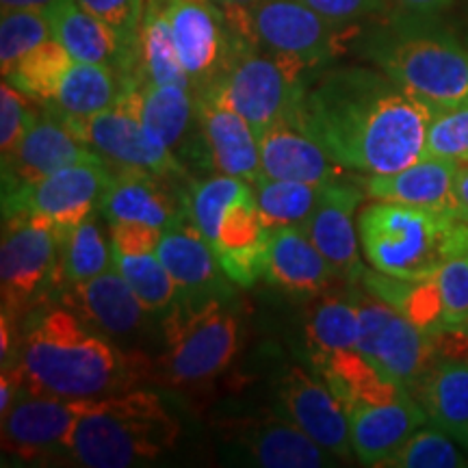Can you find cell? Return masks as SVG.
<instances>
[{"instance_id":"1","label":"cell","mask_w":468,"mask_h":468,"mask_svg":"<svg viewBox=\"0 0 468 468\" xmlns=\"http://www.w3.org/2000/svg\"><path fill=\"white\" fill-rule=\"evenodd\" d=\"M434 111L382 69L347 66L313 76L292 122L343 169L390 174L427 156Z\"/></svg>"},{"instance_id":"2","label":"cell","mask_w":468,"mask_h":468,"mask_svg":"<svg viewBox=\"0 0 468 468\" xmlns=\"http://www.w3.org/2000/svg\"><path fill=\"white\" fill-rule=\"evenodd\" d=\"M17 362L25 368V393L63 399H101L150 376L142 354H124L66 306L39 314Z\"/></svg>"},{"instance_id":"3","label":"cell","mask_w":468,"mask_h":468,"mask_svg":"<svg viewBox=\"0 0 468 468\" xmlns=\"http://www.w3.org/2000/svg\"><path fill=\"white\" fill-rule=\"evenodd\" d=\"M180 423L156 393L128 388L90 399L74 427L68 458L85 468L152 464L172 452Z\"/></svg>"},{"instance_id":"4","label":"cell","mask_w":468,"mask_h":468,"mask_svg":"<svg viewBox=\"0 0 468 468\" xmlns=\"http://www.w3.org/2000/svg\"><path fill=\"white\" fill-rule=\"evenodd\" d=\"M358 234L368 265L401 280L431 278L468 254V221L453 208L373 202L360 210Z\"/></svg>"},{"instance_id":"5","label":"cell","mask_w":468,"mask_h":468,"mask_svg":"<svg viewBox=\"0 0 468 468\" xmlns=\"http://www.w3.org/2000/svg\"><path fill=\"white\" fill-rule=\"evenodd\" d=\"M358 39L368 61L430 107L468 101V50L449 33L408 20H384L368 33H358Z\"/></svg>"},{"instance_id":"6","label":"cell","mask_w":468,"mask_h":468,"mask_svg":"<svg viewBox=\"0 0 468 468\" xmlns=\"http://www.w3.org/2000/svg\"><path fill=\"white\" fill-rule=\"evenodd\" d=\"M163 382L191 386L215 379L232 365L241 343L234 289L208 295H178L161 321Z\"/></svg>"},{"instance_id":"7","label":"cell","mask_w":468,"mask_h":468,"mask_svg":"<svg viewBox=\"0 0 468 468\" xmlns=\"http://www.w3.org/2000/svg\"><path fill=\"white\" fill-rule=\"evenodd\" d=\"M313 76L317 74L302 63L239 35L230 68L210 90L219 91L250 122L256 134H262L269 126L295 117Z\"/></svg>"},{"instance_id":"8","label":"cell","mask_w":468,"mask_h":468,"mask_svg":"<svg viewBox=\"0 0 468 468\" xmlns=\"http://www.w3.org/2000/svg\"><path fill=\"white\" fill-rule=\"evenodd\" d=\"M139 76L122 79V91L113 107L91 117H61L80 142L113 167H139L163 178H183L185 167L172 150L150 137L139 113ZM58 117V115H57Z\"/></svg>"},{"instance_id":"9","label":"cell","mask_w":468,"mask_h":468,"mask_svg":"<svg viewBox=\"0 0 468 468\" xmlns=\"http://www.w3.org/2000/svg\"><path fill=\"white\" fill-rule=\"evenodd\" d=\"M61 239L57 228L33 215H7L0 245V295L3 317L17 324L44 292L57 289Z\"/></svg>"},{"instance_id":"10","label":"cell","mask_w":468,"mask_h":468,"mask_svg":"<svg viewBox=\"0 0 468 468\" xmlns=\"http://www.w3.org/2000/svg\"><path fill=\"white\" fill-rule=\"evenodd\" d=\"M354 295L360 310L356 351L388 382L410 393L441 356L436 336L427 335L362 284H354Z\"/></svg>"},{"instance_id":"11","label":"cell","mask_w":468,"mask_h":468,"mask_svg":"<svg viewBox=\"0 0 468 468\" xmlns=\"http://www.w3.org/2000/svg\"><path fill=\"white\" fill-rule=\"evenodd\" d=\"M251 33L261 46L319 74L358 39L360 28L336 25L303 0H259L251 9Z\"/></svg>"},{"instance_id":"12","label":"cell","mask_w":468,"mask_h":468,"mask_svg":"<svg viewBox=\"0 0 468 468\" xmlns=\"http://www.w3.org/2000/svg\"><path fill=\"white\" fill-rule=\"evenodd\" d=\"M111 176L113 165L102 156L74 163L37 185L3 196V218L33 215L55 226L58 234H66L90 215L101 213Z\"/></svg>"},{"instance_id":"13","label":"cell","mask_w":468,"mask_h":468,"mask_svg":"<svg viewBox=\"0 0 468 468\" xmlns=\"http://www.w3.org/2000/svg\"><path fill=\"white\" fill-rule=\"evenodd\" d=\"M165 14L180 66L196 98L224 79L239 35L215 0H165Z\"/></svg>"},{"instance_id":"14","label":"cell","mask_w":468,"mask_h":468,"mask_svg":"<svg viewBox=\"0 0 468 468\" xmlns=\"http://www.w3.org/2000/svg\"><path fill=\"white\" fill-rule=\"evenodd\" d=\"M90 399L27 393L3 417V453L22 462L68 455L74 427Z\"/></svg>"},{"instance_id":"15","label":"cell","mask_w":468,"mask_h":468,"mask_svg":"<svg viewBox=\"0 0 468 468\" xmlns=\"http://www.w3.org/2000/svg\"><path fill=\"white\" fill-rule=\"evenodd\" d=\"M280 412L313 438L332 458H351L349 414L321 376L289 367L276 386Z\"/></svg>"},{"instance_id":"16","label":"cell","mask_w":468,"mask_h":468,"mask_svg":"<svg viewBox=\"0 0 468 468\" xmlns=\"http://www.w3.org/2000/svg\"><path fill=\"white\" fill-rule=\"evenodd\" d=\"M365 197V191L354 183V176L330 183L306 224L302 226L336 276L347 284H358L365 271L360 262L362 248L356 224V210Z\"/></svg>"},{"instance_id":"17","label":"cell","mask_w":468,"mask_h":468,"mask_svg":"<svg viewBox=\"0 0 468 468\" xmlns=\"http://www.w3.org/2000/svg\"><path fill=\"white\" fill-rule=\"evenodd\" d=\"M90 145L80 142L61 117L39 111L37 122L11 154L3 156V196L37 185L58 169L96 159Z\"/></svg>"},{"instance_id":"18","label":"cell","mask_w":468,"mask_h":468,"mask_svg":"<svg viewBox=\"0 0 468 468\" xmlns=\"http://www.w3.org/2000/svg\"><path fill=\"white\" fill-rule=\"evenodd\" d=\"M226 441L248 464L262 468H319L330 466L327 458H332L282 412L232 420Z\"/></svg>"},{"instance_id":"19","label":"cell","mask_w":468,"mask_h":468,"mask_svg":"<svg viewBox=\"0 0 468 468\" xmlns=\"http://www.w3.org/2000/svg\"><path fill=\"white\" fill-rule=\"evenodd\" d=\"M210 248L234 286H254L265 278L269 228L256 202L254 186L248 185L221 215Z\"/></svg>"},{"instance_id":"20","label":"cell","mask_w":468,"mask_h":468,"mask_svg":"<svg viewBox=\"0 0 468 468\" xmlns=\"http://www.w3.org/2000/svg\"><path fill=\"white\" fill-rule=\"evenodd\" d=\"M196 113L210 165L219 174L237 176L248 183L261 178V144L250 122L215 90L196 96Z\"/></svg>"},{"instance_id":"21","label":"cell","mask_w":468,"mask_h":468,"mask_svg":"<svg viewBox=\"0 0 468 468\" xmlns=\"http://www.w3.org/2000/svg\"><path fill=\"white\" fill-rule=\"evenodd\" d=\"M58 302L102 336H133L148 324L150 310L137 300L117 269L79 284L58 286Z\"/></svg>"},{"instance_id":"22","label":"cell","mask_w":468,"mask_h":468,"mask_svg":"<svg viewBox=\"0 0 468 468\" xmlns=\"http://www.w3.org/2000/svg\"><path fill=\"white\" fill-rule=\"evenodd\" d=\"M347 414L351 449L365 466H384L414 431L430 423L423 406L410 393L393 401L362 403Z\"/></svg>"},{"instance_id":"23","label":"cell","mask_w":468,"mask_h":468,"mask_svg":"<svg viewBox=\"0 0 468 468\" xmlns=\"http://www.w3.org/2000/svg\"><path fill=\"white\" fill-rule=\"evenodd\" d=\"M107 224L144 221L165 230L185 215L183 193L172 191V180L139 167H113L111 183L101 202Z\"/></svg>"},{"instance_id":"24","label":"cell","mask_w":468,"mask_h":468,"mask_svg":"<svg viewBox=\"0 0 468 468\" xmlns=\"http://www.w3.org/2000/svg\"><path fill=\"white\" fill-rule=\"evenodd\" d=\"M52 39L69 52L74 61L104 63L115 68L122 79L139 74V52L128 48L113 28L80 7L76 0H57L46 11Z\"/></svg>"},{"instance_id":"25","label":"cell","mask_w":468,"mask_h":468,"mask_svg":"<svg viewBox=\"0 0 468 468\" xmlns=\"http://www.w3.org/2000/svg\"><path fill=\"white\" fill-rule=\"evenodd\" d=\"M265 280L276 289L300 297H314L343 282L302 226L269 230Z\"/></svg>"},{"instance_id":"26","label":"cell","mask_w":468,"mask_h":468,"mask_svg":"<svg viewBox=\"0 0 468 468\" xmlns=\"http://www.w3.org/2000/svg\"><path fill=\"white\" fill-rule=\"evenodd\" d=\"M262 176L295 183L330 185L349 178L324 148L292 120H282L259 134Z\"/></svg>"},{"instance_id":"27","label":"cell","mask_w":468,"mask_h":468,"mask_svg":"<svg viewBox=\"0 0 468 468\" xmlns=\"http://www.w3.org/2000/svg\"><path fill=\"white\" fill-rule=\"evenodd\" d=\"M156 254L178 286V295H208L232 289L234 282L221 269L215 250L186 215L163 230Z\"/></svg>"},{"instance_id":"28","label":"cell","mask_w":468,"mask_h":468,"mask_svg":"<svg viewBox=\"0 0 468 468\" xmlns=\"http://www.w3.org/2000/svg\"><path fill=\"white\" fill-rule=\"evenodd\" d=\"M460 163L423 156L390 174H358L354 183L376 202L453 208V180Z\"/></svg>"},{"instance_id":"29","label":"cell","mask_w":468,"mask_h":468,"mask_svg":"<svg viewBox=\"0 0 468 468\" xmlns=\"http://www.w3.org/2000/svg\"><path fill=\"white\" fill-rule=\"evenodd\" d=\"M308 358L314 365L341 351H354L360 338V310L354 284L347 291L327 289L313 297L303 319Z\"/></svg>"},{"instance_id":"30","label":"cell","mask_w":468,"mask_h":468,"mask_svg":"<svg viewBox=\"0 0 468 468\" xmlns=\"http://www.w3.org/2000/svg\"><path fill=\"white\" fill-rule=\"evenodd\" d=\"M430 419V425L464 441L468 431V360L441 358L410 390Z\"/></svg>"},{"instance_id":"31","label":"cell","mask_w":468,"mask_h":468,"mask_svg":"<svg viewBox=\"0 0 468 468\" xmlns=\"http://www.w3.org/2000/svg\"><path fill=\"white\" fill-rule=\"evenodd\" d=\"M139 113L150 137L174 154L176 150H185L183 145L191 128L197 126L196 98L186 85H159L142 80Z\"/></svg>"},{"instance_id":"32","label":"cell","mask_w":468,"mask_h":468,"mask_svg":"<svg viewBox=\"0 0 468 468\" xmlns=\"http://www.w3.org/2000/svg\"><path fill=\"white\" fill-rule=\"evenodd\" d=\"M122 91V76L104 63L74 61L58 85L55 101L46 107L58 117H91L113 107Z\"/></svg>"},{"instance_id":"33","label":"cell","mask_w":468,"mask_h":468,"mask_svg":"<svg viewBox=\"0 0 468 468\" xmlns=\"http://www.w3.org/2000/svg\"><path fill=\"white\" fill-rule=\"evenodd\" d=\"M325 384L351 410L362 403H384L406 395L401 386L388 382L371 362L362 358L358 351H341L314 365Z\"/></svg>"},{"instance_id":"34","label":"cell","mask_w":468,"mask_h":468,"mask_svg":"<svg viewBox=\"0 0 468 468\" xmlns=\"http://www.w3.org/2000/svg\"><path fill=\"white\" fill-rule=\"evenodd\" d=\"M139 74L148 83L191 87L176 52L165 0H145L142 28H139Z\"/></svg>"},{"instance_id":"35","label":"cell","mask_w":468,"mask_h":468,"mask_svg":"<svg viewBox=\"0 0 468 468\" xmlns=\"http://www.w3.org/2000/svg\"><path fill=\"white\" fill-rule=\"evenodd\" d=\"M61 239V259H58L57 289L63 284H79L102 276L113 269V245L107 241L96 213L74 226Z\"/></svg>"},{"instance_id":"36","label":"cell","mask_w":468,"mask_h":468,"mask_svg":"<svg viewBox=\"0 0 468 468\" xmlns=\"http://www.w3.org/2000/svg\"><path fill=\"white\" fill-rule=\"evenodd\" d=\"M256 202L269 230L280 226H303L324 196L327 185L295 183L261 176L254 183Z\"/></svg>"},{"instance_id":"37","label":"cell","mask_w":468,"mask_h":468,"mask_svg":"<svg viewBox=\"0 0 468 468\" xmlns=\"http://www.w3.org/2000/svg\"><path fill=\"white\" fill-rule=\"evenodd\" d=\"M74 58L69 52L63 48L57 39H46L37 48H33L28 55L22 58L11 72L5 76L16 90H20L33 102L50 107L55 101L58 85H61L63 76L68 74L69 66Z\"/></svg>"},{"instance_id":"38","label":"cell","mask_w":468,"mask_h":468,"mask_svg":"<svg viewBox=\"0 0 468 468\" xmlns=\"http://www.w3.org/2000/svg\"><path fill=\"white\" fill-rule=\"evenodd\" d=\"M113 267L150 313H165L178 297V286L156 251H144V254L113 251Z\"/></svg>"},{"instance_id":"39","label":"cell","mask_w":468,"mask_h":468,"mask_svg":"<svg viewBox=\"0 0 468 468\" xmlns=\"http://www.w3.org/2000/svg\"><path fill=\"white\" fill-rule=\"evenodd\" d=\"M388 468H458L468 466L455 438L438 427H420L384 462Z\"/></svg>"},{"instance_id":"40","label":"cell","mask_w":468,"mask_h":468,"mask_svg":"<svg viewBox=\"0 0 468 468\" xmlns=\"http://www.w3.org/2000/svg\"><path fill=\"white\" fill-rule=\"evenodd\" d=\"M52 37L46 11L14 9L0 17V68L7 76L33 48Z\"/></svg>"},{"instance_id":"41","label":"cell","mask_w":468,"mask_h":468,"mask_svg":"<svg viewBox=\"0 0 468 468\" xmlns=\"http://www.w3.org/2000/svg\"><path fill=\"white\" fill-rule=\"evenodd\" d=\"M427 156L468 163V101L434 111L427 128Z\"/></svg>"},{"instance_id":"42","label":"cell","mask_w":468,"mask_h":468,"mask_svg":"<svg viewBox=\"0 0 468 468\" xmlns=\"http://www.w3.org/2000/svg\"><path fill=\"white\" fill-rule=\"evenodd\" d=\"M444 332L468 335V254L452 259L434 273Z\"/></svg>"},{"instance_id":"43","label":"cell","mask_w":468,"mask_h":468,"mask_svg":"<svg viewBox=\"0 0 468 468\" xmlns=\"http://www.w3.org/2000/svg\"><path fill=\"white\" fill-rule=\"evenodd\" d=\"M31 98L16 90L9 80L0 85V154L7 156L25 139L37 122L39 111L31 107Z\"/></svg>"},{"instance_id":"44","label":"cell","mask_w":468,"mask_h":468,"mask_svg":"<svg viewBox=\"0 0 468 468\" xmlns=\"http://www.w3.org/2000/svg\"><path fill=\"white\" fill-rule=\"evenodd\" d=\"M76 3L113 28L128 48L139 52V28H142L145 0H76Z\"/></svg>"},{"instance_id":"45","label":"cell","mask_w":468,"mask_h":468,"mask_svg":"<svg viewBox=\"0 0 468 468\" xmlns=\"http://www.w3.org/2000/svg\"><path fill=\"white\" fill-rule=\"evenodd\" d=\"M327 20L343 27H358L362 20L390 14L386 0H303Z\"/></svg>"},{"instance_id":"46","label":"cell","mask_w":468,"mask_h":468,"mask_svg":"<svg viewBox=\"0 0 468 468\" xmlns=\"http://www.w3.org/2000/svg\"><path fill=\"white\" fill-rule=\"evenodd\" d=\"M161 234V228L144 224V221H115V224H109L111 245H113V251H122V254L156 251Z\"/></svg>"},{"instance_id":"47","label":"cell","mask_w":468,"mask_h":468,"mask_svg":"<svg viewBox=\"0 0 468 468\" xmlns=\"http://www.w3.org/2000/svg\"><path fill=\"white\" fill-rule=\"evenodd\" d=\"M25 368H22L20 362L16 360L3 367V376H0V417H5L16 406V401L25 393Z\"/></svg>"},{"instance_id":"48","label":"cell","mask_w":468,"mask_h":468,"mask_svg":"<svg viewBox=\"0 0 468 468\" xmlns=\"http://www.w3.org/2000/svg\"><path fill=\"white\" fill-rule=\"evenodd\" d=\"M215 3L224 9L234 31L250 42H256L254 33H251V9L256 7L259 0H215Z\"/></svg>"},{"instance_id":"49","label":"cell","mask_w":468,"mask_h":468,"mask_svg":"<svg viewBox=\"0 0 468 468\" xmlns=\"http://www.w3.org/2000/svg\"><path fill=\"white\" fill-rule=\"evenodd\" d=\"M390 9H399L408 16L430 17L452 7L453 0H386Z\"/></svg>"},{"instance_id":"50","label":"cell","mask_w":468,"mask_h":468,"mask_svg":"<svg viewBox=\"0 0 468 468\" xmlns=\"http://www.w3.org/2000/svg\"><path fill=\"white\" fill-rule=\"evenodd\" d=\"M453 210L468 221V163H460L453 180Z\"/></svg>"},{"instance_id":"51","label":"cell","mask_w":468,"mask_h":468,"mask_svg":"<svg viewBox=\"0 0 468 468\" xmlns=\"http://www.w3.org/2000/svg\"><path fill=\"white\" fill-rule=\"evenodd\" d=\"M57 0H0L3 11L27 9V11H48Z\"/></svg>"},{"instance_id":"52","label":"cell","mask_w":468,"mask_h":468,"mask_svg":"<svg viewBox=\"0 0 468 468\" xmlns=\"http://www.w3.org/2000/svg\"><path fill=\"white\" fill-rule=\"evenodd\" d=\"M462 447H464V449H466V452H468V431H466V436H464V441H462Z\"/></svg>"}]
</instances>
